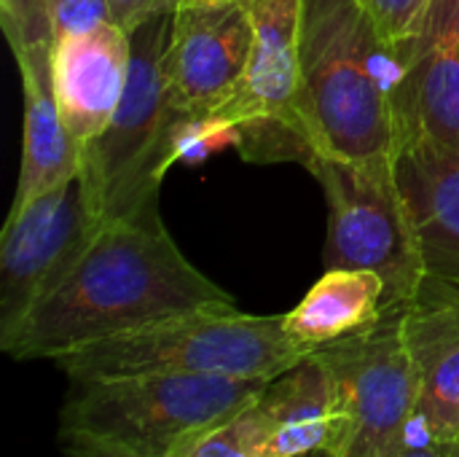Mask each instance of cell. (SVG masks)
I'll use <instances>...</instances> for the list:
<instances>
[{"instance_id":"cell-15","label":"cell","mask_w":459,"mask_h":457,"mask_svg":"<svg viewBox=\"0 0 459 457\" xmlns=\"http://www.w3.org/2000/svg\"><path fill=\"white\" fill-rule=\"evenodd\" d=\"M272 409V436L258 457H301L328 450L342 457L350 420L325 366L307 356L264 388Z\"/></svg>"},{"instance_id":"cell-3","label":"cell","mask_w":459,"mask_h":457,"mask_svg":"<svg viewBox=\"0 0 459 457\" xmlns=\"http://www.w3.org/2000/svg\"><path fill=\"white\" fill-rule=\"evenodd\" d=\"M172 13L148 16L129 30L132 59L118 110L81 148L78 175L94 229L159 210L161 178L183 156L188 127L172 110L164 65Z\"/></svg>"},{"instance_id":"cell-16","label":"cell","mask_w":459,"mask_h":457,"mask_svg":"<svg viewBox=\"0 0 459 457\" xmlns=\"http://www.w3.org/2000/svg\"><path fill=\"white\" fill-rule=\"evenodd\" d=\"M22 97H24V145L11 207H19L38 194L70 180L81 170V148L70 137L51 75V46H38L13 54Z\"/></svg>"},{"instance_id":"cell-23","label":"cell","mask_w":459,"mask_h":457,"mask_svg":"<svg viewBox=\"0 0 459 457\" xmlns=\"http://www.w3.org/2000/svg\"><path fill=\"white\" fill-rule=\"evenodd\" d=\"M59 439H62L65 457H140L116 450V447H108V444H100V442H91V439H83V436H59Z\"/></svg>"},{"instance_id":"cell-14","label":"cell","mask_w":459,"mask_h":457,"mask_svg":"<svg viewBox=\"0 0 459 457\" xmlns=\"http://www.w3.org/2000/svg\"><path fill=\"white\" fill-rule=\"evenodd\" d=\"M406 339L420 372V428L433 447L459 442V294L422 283L406 304Z\"/></svg>"},{"instance_id":"cell-8","label":"cell","mask_w":459,"mask_h":457,"mask_svg":"<svg viewBox=\"0 0 459 457\" xmlns=\"http://www.w3.org/2000/svg\"><path fill=\"white\" fill-rule=\"evenodd\" d=\"M406 304L312 356L325 366L350 431L342 457H398L433 447L420 428V372L406 339Z\"/></svg>"},{"instance_id":"cell-12","label":"cell","mask_w":459,"mask_h":457,"mask_svg":"<svg viewBox=\"0 0 459 457\" xmlns=\"http://www.w3.org/2000/svg\"><path fill=\"white\" fill-rule=\"evenodd\" d=\"M129 59V30L118 22L51 46L56 105L78 148H86L108 129L126 89Z\"/></svg>"},{"instance_id":"cell-21","label":"cell","mask_w":459,"mask_h":457,"mask_svg":"<svg viewBox=\"0 0 459 457\" xmlns=\"http://www.w3.org/2000/svg\"><path fill=\"white\" fill-rule=\"evenodd\" d=\"M360 3L371 11L379 27L398 43L417 27L430 0H360Z\"/></svg>"},{"instance_id":"cell-25","label":"cell","mask_w":459,"mask_h":457,"mask_svg":"<svg viewBox=\"0 0 459 457\" xmlns=\"http://www.w3.org/2000/svg\"><path fill=\"white\" fill-rule=\"evenodd\" d=\"M301 457H336L333 453H328V450H320V453H312V455H301Z\"/></svg>"},{"instance_id":"cell-10","label":"cell","mask_w":459,"mask_h":457,"mask_svg":"<svg viewBox=\"0 0 459 457\" xmlns=\"http://www.w3.org/2000/svg\"><path fill=\"white\" fill-rule=\"evenodd\" d=\"M253 48L250 0L180 3L167 43L172 110L188 127V143L234 97ZM183 148V154H186Z\"/></svg>"},{"instance_id":"cell-6","label":"cell","mask_w":459,"mask_h":457,"mask_svg":"<svg viewBox=\"0 0 459 457\" xmlns=\"http://www.w3.org/2000/svg\"><path fill=\"white\" fill-rule=\"evenodd\" d=\"M253 48L234 97L194 135L196 143L223 140L253 164L296 162L309 167L317 154L301 113L299 22L301 0H250Z\"/></svg>"},{"instance_id":"cell-1","label":"cell","mask_w":459,"mask_h":457,"mask_svg":"<svg viewBox=\"0 0 459 457\" xmlns=\"http://www.w3.org/2000/svg\"><path fill=\"white\" fill-rule=\"evenodd\" d=\"M237 307L199 272L159 210L100 226L65 277L24 315L0 350L16 361H54L75 347L196 310Z\"/></svg>"},{"instance_id":"cell-24","label":"cell","mask_w":459,"mask_h":457,"mask_svg":"<svg viewBox=\"0 0 459 457\" xmlns=\"http://www.w3.org/2000/svg\"><path fill=\"white\" fill-rule=\"evenodd\" d=\"M398 457H455L449 447H420V450H409Z\"/></svg>"},{"instance_id":"cell-11","label":"cell","mask_w":459,"mask_h":457,"mask_svg":"<svg viewBox=\"0 0 459 457\" xmlns=\"http://www.w3.org/2000/svg\"><path fill=\"white\" fill-rule=\"evenodd\" d=\"M395 46L398 151L420 140L459 151V0H430L417 27Z\"/></svg>"},{"instance_id":"cell-20","label":"cell","mask_w":459,"mask_h":457,"mask_svg":"<svg viewBox=\"0 0 459 457\" xmlns=\"http://www.w3.org/2000/svg\"><path fill=\"white\" fill-rule=\"evenodd\" d=\"M116 22L108 0H59L51 16V46L67 38L89 35Z\"/></svg>"},{"instance_id":"cell-26","label":"cell","mask_w":459,"mask_h":457,"mask_svg":"<svg viewBox=\"0 0 459 457\" xmlns=\"http://www.w3.org/2000/svg\"><path fill=\"white\" fill-rule=\"evenodd\" d=\"M180 3H188V0H180ZM178 3V5H180ZM194 3H231V0H194Z\"/></svg>"},{"instance_id":"cell-17","label":"cell","mask_w":459,"mask_h":457,"mask_svg":"<svg viewBox=\"0 0 459 457\" xmlns=\"http://www.w3.org/2000/svg\"><path fill=\"white\" fill-rule=\"evenodd\" d=\"M387 310L385 283L368 269H325L309 294L282 315L285 334L315 353L374 326Z\"/></svg>"},{"instance_id":"cell-2","label":"cell","mask_w":459,"mask_h":457,"mask_svg":"<svg viewBox=\"0 0 459 457\" xmlns=\"http://www.w3.org/2000/svg\"><path fill=\"white\" fill-rule=\"evenodd\" d=\"M301 113L323 156L398 154L401 57L360 0H301Z\"/></svg>"},{"instance_id":"cell-4","label":"cell","mask_w":459,"mask_h":457,"mask_svg":"<svg viewBox=\"0 0 459 457\" xmlns=\"http://www.w3.org/2000/svg\"><path fill=\"white\" fill-rule=\"evenodd\" d=\"M309 350L288 334L282 315H247L237 307L172 315L54 358L73 382L134 374H202L274 380Z\"/></svg>"},{"instance_id":"cell-27","label":"cell","mask_w":459,"mask_h":457,"mask_svg":"<svg viewBox=\"0 0 459 457\" xmlns=\"http://www.w3.org/2000/svg\"><path fill=\"white\" fill-rule=\"evenodd\" d=\"M452 453H455V457H459V442H457V447H455V450H452Z\"/></svg>"},{"instance_id":"cell-7","label":"cell","mask_w":459,"mask_h":457,"mask_svg":"<svg viewBox=\"0 0 459 457\" xmlns=\"http://www.w3.org/2000/svg\"><path fill=\"white\" fill-rule=\"evenodd\" d=\"M328 199L325 269H368L385 283L387 307L409 304L422 280V256L403 202L395 159L315 156L307 167Z\"/></svg>"},{"instance_id":"cell-13","label":"cell","mask_w":459,"mask_h":457,"mask_svg":"<svg viewBox=\"0 0 459 457\" xmlns=\"http://www.w3.org/2000/svg\"><path fill=\"white\" fill-rule=\"evenodd\" d=\"M395 175L414 224L422 283L459 294V151L411 143L395 154Z\"/></svg>"},{"instance_id":"cell-18","label":"cell","mask_w":459,"mask_h":457,"mask_svg":"<svg viewBox=\"0 0 459 457\" xmlns=\"http://www.w3.org/2000/svg\"><path fill=\"white\" fill-rule=\"evenodd\" d=\"M269 385V382H266ZM274 420L264 393L234 417L186 442L172 457H258L272 436Z\"/></svg>"},{"instance_id":"cell-19","label":"cell","mask_w":459,"mask_h":457,"mask_svg":"<svg viewBox=\"0 0 459 457\" xmlns=\"http://www.w3.org/2000/svg\"><path fill=\"white\" fill-rule=\"evenodd\" d=\"M59 0H0V27L11 54L51 46V16Z\"/></svg>"},{"instance_id":"cell-9","label":"cell","mask_w":459,"mask_h":457,"mask_svg":"<svg viewBox=\"0 0 459 457\" xmlns=\"http://www.w3.org/2000/svg\"><path fill=\"white\" fill-rule=\"evenodd\" d=\"M94 232L81 175L8 210L0 234V342L65 277Z\"/></svg>"},{"instance_id":"cell-5","label":"cell","mask_w":459,"mask_h":457,"mask_svg":"<svg viewBox=\"0 0 459 457\" xmlns=\"http://www.w3.org/2000/svg\"><path fill=\"white\" fill-rule=\"evenodd\" d=\"M272 380L134 374L73 382L59 436H83L140 457H172L186 442L253 404Z\"/></svg>"},{"instance_id":"cell-22","label":"cell","mask_w":459,"mask_h":457,"mask_svg":"<svg viewBox=\"0 0 459 457\" xmlns=\"http://www.w3.org/2000/svg\"><path fill=\"white\" fill-rule=\"evenodd\" d=\"M108 3H110L113 19L124 30H134L148 16H156V13H164V11H175L180 0H108Z\"/></svg>"}]
</instances>
